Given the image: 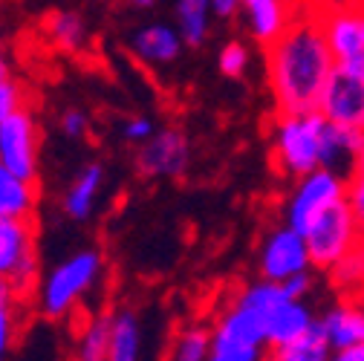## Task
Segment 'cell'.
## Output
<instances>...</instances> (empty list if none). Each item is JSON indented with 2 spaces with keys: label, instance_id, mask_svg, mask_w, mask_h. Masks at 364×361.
Here are the masks:
<instances>
[{
  "label": "cell",
  "instance_id": "obj_1",
  "mask_svg": "<svg viewBox=\"0 0 364 361\" xmlns=\"http://www.w3.org/2000/svg\"><path fill=\"white\" fill-rule=\"evenodd\" d=\"M263 64L275 113L315 110L327 78L336 70L318 15L304 6L289 29L263 47Z\"/></svg>",
  "mask_w": 364,
  "mask_h": 361
},
{
  "label": "cell",
  "instance_id": "obj_2",
  "mask_svg": "<svg viewBox=\"0 0 364 361\" xmlns=\"http://www.w3.org/2000/svg\"><path fill=\"white\" fill-rule=\"evenodd\" d=\"M324 136H327V119L318 110L275 113L272 142H269L272 165L287 183L309 171L324 168Z\"/></svg>",
  "mask_w": 364,
  "mask_h": 361
},
{
  "label": "cell",
  "instance_id": "obj_3",
  "mask_svg": "<svg viewBox=\"0 0 364 361\" xmlns=\"http://www.w3.org/2000/svg\"><path fill=\"white\" fill-rule=\"evenodd\" d=\"M105 272V257L99 249H81L64 257L55 269H50L47 278L38 281L32 292L35 312H41L50 321H64L78 303L96 289Z\"/></svg>",
  "mask_w": 364,
  "mask_h": 361
},
{
  "label": "cell",
  "instance_id": "obj_4",
  "mask_svg": "<svg viewBox=\"0 0 364 361\" xmlns=\"http://www.w3.org/2000/svg\"><path fill=\"white\" fill-rule=\"evenodd\" d=\"M347 188H350V179L330 168L309 171L289 183L281 217L287 225H292L295 232L304 235L324 211H330L333 205L347 200Z\"/></svg>",
  "mask_w": 364,
  "mask_h": 361
},
{
  "label": "cell",
  "instance_id": "obj_5",
  "mask_svg": "<svg viewBox=\"0 0 364 361\" xmlns=\"http://www.w3.org/2000/svg\"><path fill=\"white\" fill-rule=\"evenodd\" d=\"M38 263L35 220H0V278H6L26 301L41 281Z\"/></svg>",
  "mask_w": 364,
  "mask_h": 361
},
{
  "label": "cell",
  "instance_id": "obj_6",
  "mask_svg": "<svg viewBox=\"0 0 364 361\" xmlns=\"http://www.w3.org/2000/svg\"><path fill=\"white\" fill-rule=\"evenodd\" d=\"M306 237V249H309V260H312V269L315 272H330V269L347 254L353 252L355 246H361V237H358V225H355V217L344 203L333 205L330 211H324L318 217L309 229L304 232Z\"/></svg>",
  "mask_w": 364,
  "mask_h": 361
},
{
  "label": "cell",
  "instance_id": "obj_7",
  "mask_svg": "<svg viewBox=\"0 0 364 361\" xmlns=\"http://www.w3.org/2000/svg\"><path fill=\"white\" fill-rule=\"evenodd\" d=\"M336 70L364 75V0L315 12Z\"/></svg>",
  "mask_w": 364,
  "mask_h": 361
},
{
  "label": "cell",
  "instance_id": "obj_8",
  "mask_svg": "<svg viewBox=\"0 0 364 361\" xmlns=\"http://www.w3.org/2000/svg\"><path fill=\"white\" fill-rule=\"evenodd\" d=\"M0 165L38 183L41 168V124L32 104H23L0 122Z\"/></svg>",
  "mask_w": 364,
  "mask_h": 361
},
{
  "label": "cell",
  "instance_id": "obj_9",
  "mask_svg": "<svg viewBox=\"0 0 364 361\" xmlns=\"http://www.w3.org/2000/svg\"><path fill=\"white\" fill-rule=\"evenodd\" d=\"M257 269H260V278L272 284H287L295 275L315 272L309 260V249H306V237L287 222L269 229L260 240Z\"/></svg>",
  "mask_w": 364,
  "mask_h": 361
},
{
  "label": "cell",
  "instance_id": "obj_10",
  "mask_svg": "<svg viewBox=\"0 0 364 361\" xmlns=\"http://www.w3.org/2000/svg\"><path fill=\"white\" fill-rule=\"evenodd\" d=\"M191 165V139L179 127H156V133L136 148V171L145 179H179Z\"/></svg>",
  "mask_w": 364,
  "mask_h": 361
},
{
  "label": "cell",
  "instance_id": "obj_11",
  "mask_svg": "<svg viewBox=\"0 0 364 361\" xmlns=\"http://www.w3.org/2000/svg\"><path fill=\"white\" fill-rule=\"evenodd\" d=\"M315 110L338 127L364 133V75L333 70Z\"/></svg>",
  "mask_w": 364,
  "mask_h": 361
},
{
  "label": "cell",
  "instance_id": "obj_12",
  "mask_svg": "<svg viewBox=\"0 0 364 361\" xmlns=\"http://www.w3.org/2000/svg\"><path fill=\"white\" fill-rule=\"evenodd\" d=\"M127 50L130 55L151 67V70H162V67H171L182 58V50H186V41H182L179 29L173 23H142L136 26L127 38Z\"/></svg>",
  "mask_w": 364,
  "mask_h": 361
},
{
  "label": "cell",
  "instance_id": "obj_13",
  "mask_svg": "<svg viewBox=\"0 0 364 361\" xmlns=\"http://www.w3.org/2000/svg\"><path fill=\"white\" fill-rule=\"evenodd\" d=\"M304 12V0H240V15L255 43L269 47Z\"/></svg>",
  "mask_w": 364,
  "mask_h": 361
},
{
  "label": "cell",
  "instance_id": "obj_14",
  "mask_svg": "<svg viewBox=\"0 0 364 361\" xmlns=\"http://www.w3.org/2000/svg\"><path fill=\"white\" fill-rule=\"evenodd\" d=\"M318 327L333 350L364 344V298H338L318 315Z\"/></svg>",
  "mask_w": 364,
  "mask_h": 361
},
{
  "label": "cell",
  "instance_id": "obj_15",
  "mask_svg": "<svg viewBox=\"0 0 364 361\" xmlns=\"http://www.w3.org/2000/svg\"><path fill=\"white\" fill-rule=\"evenodd\" d=\"M318 321V315L312 312V306L306 303V298H284L275 312L269 318L266 327V347H278V344H289L295 338H301L304 333H309Z\"/></svg>",
  "mask_w": 364,
  "mask_h": 361
},
{
  "label": "cell",
  "instance_id": "obj_16",
  "mask_svg": "<svg viewBox=\"0 0 364 361\" xmlns=\"http://www.w3.org/2000/svg\"><path fill=\"white\" fill-rule=\"evenodd\" d=\"M102 188H105V168L99 162H90L78 171V176L70 183L64 200H61V208L70 220L75 222H87L96 211V203L102 197Z\"/></svg>",
  "mask_w": 364,
  "mask_h": 361
},
{
  "label": "cell",
  "instance_id": "obj_17",
  "mask_svg": "<svg viewBox=\"0 0 364 361\" xmlns=\"http://www.w3.org/2000/svg\"><path fill=\"white\" fill-rule=\"evenodd\" d=\"M107 361H142V321L133 306H113Z\"/></svg>",
  "mask_w": 364,
  "mask_h": 361
},
{
  "label": "cell",
  "instance_id": "obj_18",
  "mask_svg": "<svg viewBox=\"0 0 364 361\" xmlns=\"http://www.w3.org/2000/svg\"><path fill=\"white\" fill-rule=\"evenodd\" d=\"M38 183L12 173L0 165V220H35L38 211Z\"/></svg>",
  "mask_w": 364,
  "mask_h": 361
},
{
  "label": "cell",
  "instance_id": "obj_19",
  "mask_svg": "<svg viewBox=\"0 0 364 361\" xmlns=\"http://www.w3.org/2000/svg\"><path fill=\"white\" fill-rule=\"evenodd\" d=\"M110 309H96L81 318L75 341H73V361H107L110 344Z\"/></svg>",
  "mask_w": 364,
  "mask_h": 361
},
{
  "label": "cell",
  "instance_id": "obj_20",
  "mask_svg": "<svg viewBox=\"0 0 364 361\" xmlns=\"http://www.w3.org/2000/svg\"><path fill=\"white\" fill-rule=\"evenodd\" d=\"M364 142V133L350 130V127H338L333 122H327V136H324V168L353 179L355 173V159Z\"/></svg>",
  "mask_w": 364,
  "mask_h": 361
},
{
  "label": "cell",
  "instance_id": "obj_21",
  "mask_svg": "<svg viewBox=\"0 0 364 361\" xmlns=\"http://www.w3.org/2000/svg\"><path fill=\"white\" fill-rule=\"evenodd\" d=\"M211 4L208 0H176L173 6V26L179 29L186 47H203L211 32Z\"/></svg>",
  "mask_w": 364,
  "mask_h": 361
},
{
  "label": "cell",
  "instance_id": "obj_22",
  "mask_svg": "<svg viewBox=\"0 0 364 361\" xmlns=\"http://www.w3.org/2000/svg\"><path fill=\"white\" fill-rule=\"evenodd\" d=\"M330 358H333V347L324 338L318 321L309 333H304L289 344L266 347V355H263V361H330Z\"/></svg>",
  "mask_w": 364,
  "mask_h": 361
},
{
  "label": "cell",
  "instance_id": "obj_23",
  "mask_svg": "<svg viewBox=\"0 0 364 361\" xmlns=\"http://www.w3.org/2000/svg\"><path fill=\"white\" fill-rule=\"evenodd\" d=\"M43 35H47V41L61 53H81L90 41L84 18L78 12H70V9L53 12L47 18V23H43Z\"/></svg>",
  "mask_w": 364,
  "mask_h": 361
},
{
  "label": "cell",
  "instance_id": "obj_24",
  "mask_svg": "<svg viewBox=\"0 0 364 361\" xmlns=\"http://www.w3.org/2000/svg\"><path fill=\"white\" fill-rule=\"evenodd\" d=\"M338 298H364V246L347 252L330 272H324Z\"/></svg>",
  "mask_w": 364,
  "mask_h": 361
},
{
  "label": "cell",
  "instance_id": "obj_25",
  "mask_svg": "<svg viewBox=\"0 0 364 361\" xmlns=\"http://www.w3.org/2000/svg\"><path fill=\"white\" fill-rule=\"evenodd\" d=\"M208 355H211V324L194 321L176 330L168 350V361H205Z\"/></svg>",
  "mask_w": 364,
  "mask_h": 361
},
{
  "label": "cell",
  "instance_id": "obj_26",
  "mask_svg": "<svg viewBox=\"0 0 364 361\" xmlns=\"http://www.w3.org/2000/svg\"><path fill=\"white\" fill-rule=\"evenodd\" d=\"M249 47L243 41H229L223 43L220 53H217V70L225 75V78H243L246 70H249Z\"/></svg>",
  "mask_w": 364,
  "mask_h": 361
},
{
  "label": "cell",
  "instance_id": "obj_27",
  "mask_svg": "<svg viewBox=\"0 0 364 361\" xmlns=\"http://www.w3.org/2000/svg\"><path fill=\"white\" fill-rule=\"evenodd\" d=\"M23 309H26V301L0 309V361H6V355L15 347V338L21 333V315H23Z\"/></svg>",
  "mask_w": 364,
  "mask_h": 361
},
{
  "label": "cell",
  "instance_id": "obj_28",
  "mask_svg": "<svg viewBox=\"0 0 364 361\" xmlns=\"http://www.w3.org/2000/svg\"><path fill=\"white\" fill-rule=\"evenodd\" d=\"M23 104H29L26 99V87L9 75H0V122H4L6 116H12L15 110H21Z\"/></svg>",
  "mask_w": 364,
  "mask_h": 361
},
{
  "label": "cell",
  "instance_id": "obj_29",
  "mask_svg": "<svg viewBox=\"0 0 364 361\" xmlns=\"http://www.w3.org/2000/svg\"><path fill=\"white\" fill-rule=\"evenodd\" d=\"M154 133H156V124L148 116H130V119L122 122V139L127 145H133V148L145 145L154 136Z\"/></svg>",
  "mask_w": 364,
  "mask_h": 361
},
{
  "label": "cell",
  "instance_id": "obj_30",
  "mask_svg": "<svg viewBox=\"0 0 364 361\" xmlns=\"http://www.w3.org/2000/svg\"><path fill=\"white\" fill-rule=\"evenodd\" d=\"M266 347H229L211 344V355L205 361H263Z\"/></svg>",
  "mask_w": 364,
  "mask_h": 361
},
{
  "label": "cell",
  "instance_id": "obj_31",
  "mask_svg": "<svg viewBox=\"0 0 364 361\" xmlns=\"http://www.w3.org/2000/svg\"><path fill=\"white\" fill-rule=\"evenodd\" d=\"M58 127H61V133H64L67 139H84L87 133H90V119H87V113H84V110L70 107V110H64V113H61Z\"/></svg>",
  "mask_w": 364,
  "mask_h": 361
},
{
  "label": "cell",
  "instance_id": "obj_32",
  "mask_svg": "<svg viewBox=\"0 0 364 361\" xmlns=\"http://www.w3.org/2000/svg\"><path fill=\"white\" fill-rule=\"evenodd\" d=\"M347 205L355 217V225H358V237H361V246H364V179L353 176L350 179V188H347Z\"/></svg>",
  "mask_w": 364,
  "mask_h": 361
},
{
  "label": "cell",
  "instance_id": "obj_33",
  "mask_svg": "<svg viewBox=\"0 0 364 361\" xmlns=\"http://www.w3.org/2000/svg\"><path fill=\"white\" fill-rule=\"evenodd\" d=\"M312 275H315V272L295 275V278H289V281L281 284V286H284V292H287L289 298H306V295L312 292Z\"/></svg>",
  "mask_w": 364,
  "mask_h": 361
},
{
  "label": "cell",
  "instance_id": "obj_34",
  "mask_svg": "<svg viewBox=\"0 0 364 361\" xmlns=\"http://www.w3.org/2000/svg\"><path fill=\"white\" fill-rule=\"evenodd\" d=\"M211 4V15L217 21H232L240 15V0H208Z\"/></svg>",
  "mask_w": 364,
  "mask_h": 361
},
{
  "label": "cell",
  "instance_id": "obj_35",
  "mask_svg": "<svg viewBox=\"0 0 364 361\" xmlns=\"http://www.w3.org/2000/svg\"><path fill=\"white\" fill-rule=\"evenodd\" d=\"M21 301H26L6 278H0V309H4V306H12V303H21ZM29 303V301H26Z\"/></svg>",
  "mask_w": 364,
  "mask_h": 361
},
{
  "label": "cell",
  "instance_id": "obj_36",
  "mask_svg": "<svg viewBox=\"0 0 364 361\" xmlns=\"http://www.w3.org/2000/svg\"><path fill=\"white\" fill-rule=\"evenodd\" d=\"M330 361H364V344L347 347V350H333V358Z\"/></svg>",
  "mask_w": 364,
  "mask_h": 361
},
{
  "label": "cell",
  "instance_id": "obj_37",
  "mask_svg": "<svg viewBox=\"0 0 364 361\" xmlns=\"http://www.w3.org/2000/svg\"><path fill=\"white\" fill-rule=\"evenodd\" d=\"M355 4V0H304V6L312 12H324V9H336V6H347Z\"/></svg>",
  "mask_w": 364,
  "mask_h": 361
},
{
  "label": "cell",
  "instance_id": "obj_38",
  "mask_svg": "<svg viewBox=\"0 0 364 361\" xmlns=\"http://www.w3.org/2000/svg\"><path fill=\"white\" fill-rule=\"evenodd\" d=\"M358 179H364V142H361V151H358V159H355V173Z\"/></svg>",
  "mask_w": 364,
  "mask_h": 361
},
{
  "label": "cell",
  "instance_id": "obj_39",
  "mask_svg": "<svg viewBox=\"0 0 364 361\" xmlns=\"http://www.w3.org/2000/svg\"><path fill=\"white\" fill-rule=\"evenodd\" d=\"M124 4H130V6H136V9H148V6L156 4V0H124Z\"/></svg>",
  "mask_w": 364,
  "mask_h": 361
}]
</instances>
